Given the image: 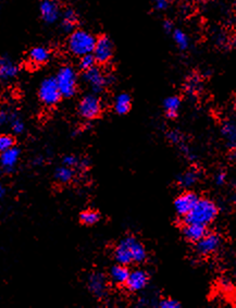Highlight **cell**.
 <instances>
[{"label": "cell", "mask_w": 236, "mask_h": 308, "mask_svg": "<svg viewBox=\"0 0 236 308\" xmlns=\"http://www.w3.org/2000/svg\"><path fill=\"white\" fill-rule=\"evenodd\" d=\"M87 286H89L90 291L92 293V295H95L98 298H103L107 295L108 286H107V279L100 272H94L89 277V281H87Z\"/></svg>", "instance_id": "obj_12"}, {"label": "cell", "mask_w": 236, "mask_h": 308, "mask_svg": "<svg viewBox=\"0 0 236 308\" xmlns=\"http://www.w3.org/2000/svg\"><path fill=\"white\" fill-rule=\"evenodd\" d=\"M163 29L168 32V33H171V32H173V23L171 22V21H169V20H166L164 23H163Z\"/></svg>", "instance_id": "obj_36"}, {"label": "cell", "mask_w": 236, "mask_h": 308, "mask_svg": "<svg viewBox=\"0 0 236 308\" xmlns=\"http://www.w3.org/2000/svg\"><path fill=\"white\" fill-rule=\"evenodd\" d=\"M77 18L75 12L71 9H68V10L64 11L62 16V29L64 32H72L74 30V27L76 25Z\"/></svg>", "instance_id": "obj_24"}, {"label": "cell", "mask_w": 236, "mask_h": 308, "mask_svg": "<svg viewBox=\"0 0 236 308\" xmlns=\"http://www.w3.org/2000/svg\"><path fill=\"white\" fill-rule=\"evenodd\" d=\"M18 158H20V149L13 146L1 153V155H0V163H1L2 168L7 172L12 171L18 161Z\"/></svg>", "instance_id": "obj_15"}, {"label": "cell", "mask_w": 236, "mask_h": 308, "mask_svg": "<svg viewBox=\"0 0 236 308\" xmlns=\"http://www.w3.org/2000/svg\"><path fill=\"white\" fill-rule=\"evenodd\" d=\"M170 4V0H154V7L156 10L163 11L168 9Z\"/></svg>", "instance_id": "obj_34"}, {"label": "cell", "mask_w": 236, "mask_h": 308, "mask_svg": "<svg viewBox=\"0 0 236 308\" xmlns=\"http://www.w3.org/2000/svg\"><path fill=\"white\" fill-rule=\"evenodd\" d=\"M180 107H181V99L178 96H170L163 101V108L169 119H174L178 116Z\"/></svg>", "instance_id": "obj_21"}, {"label": "cell", "mask_w": 236, "mask_h": 308, "mask_svg": "<svg viewBox=\"0 0 236 308\" xmlns=\"http://www.w3.org/2000/svg\"><path fill=\"white\" fill-rule=\"evenodd\" d=\"M226 181V174L223 171H220L215 176V182L217 185H223Z\"/></svg>", "instance_id": "obj_35"}, {"label": "cell", "mask_w": 236, "mask_h": 308, "mask_svg": "<svg viewBox=\"0 0 236 308\" xmlns=\"http://www.w3.org/2000/svg\"><path fill=\"white\" fill-rule=\"evenodd\" d=\"M198 199H200L198 195L193 192H185L181 194L174 200L175 212L179 216L184 218L194 208Z\"/></svg>", "instance_id": "obj_10"}, {"label": "cell", "mask_w": 236, "mask_h": 308, "mask_svg": "<svg viewBox=\"0 0 236 308\" xmlns=\"http://www.w3.org/2000/svg\"><path fill=\"white\" fill-rule=\"evenodd\" d=\"M100 220V214L95 211H85L81 213L80 221L85 226H94Z\"/></svg>", "instance_id": "obj_26"}, {"label": "cell", "mask_w": 236, "mask_h": 308, "mask_svg": "<svg viewBox=\"0 0 236 308\" xmlns=\"http://www.w3.org/2000/svg\"><path fill=\"white\" fill-rule=\"evenodd\" d=\"M168 139L173 144H181L182 135L178 131H171V132L168 133Z\"/></svg>", "instance_id": "obj_33"}, {"label": "cell", "mask_w": 236, "mask_h": 308, "mask_svg": "<svg viewBox=\"0 0 236 308\" xmlns=\"http://www.w3.org/2000/svg\"><path fill=\"white\" fill-rule=\"evenodd\" d=\"M219 208L208 198H200L195 206L184 217V223H196L203 227L211 225L218 217Z\"/></svg>", "instance_id": "obj_2"}, {"label": "cell", "mask_w": 236, "mask_h": 308, "mask_svg": "<svg viewBox=\"0 0 236 308\" xmlns=\"http://www.w3.org/2000/svg\"><path fill=\"white\" fill-rule=\"evenodd\" d=\"M80 159L77 157L73 155H68L63 158V165L70 168H75L77 166H80Z\"/></svg>", "instance_id": "obj_30"}, {"label": "cell", "mask_w": 236, "mask_h": 308, "mask_svg": "<svg viewBox=\"0 0 236 308\" xmlns=\"http://www.w3.org/2000/svg\"><path fill=\"white\" fill-rule=\"evenodd\" d=\"M4 195H6V189H4V186L2 184H0V199H2L4 197Z\"/></svg>", "instance_id": "obj_37"}, {"label": "cell", "mask_w": 236, "mask_h": 308, "mask_svg": "<svg viewBox=\"0 0 236 308\" xmlns=\"http://www.w3.org/2000/svg\"><path fill=\"white\" fill-rule=\"evenodd\" d=\"M173 39L175 44L179 46L180 49L186 50L189 46V37L186 33L183 32L182 30H173L172 32Z\"/></svg>", "instance_id": "obj_25"}, {"label": "cell", "mask_w": 236, "mask_h": 308, "mask_svg": "<svg viewBox=\"0 0 236 308\" xmlns=\"http://www.w3.org/2000/svg\"><path fill=\"white\" fill-rule=\"evenodd\" d=\"M78 113L86 120L96 119L101 113V101L96 95H86L78 105Z\"/></svg>", "instance_id": "obj_7"}, {"label": "cell", "mask_w": 236, "mask_h": 308, "mask_svg": "<svg viewBox=\"0 0 236 308\" xmlns=\"http://www.w3.org/2000/svg\"><path fill=\"white\" fill-rule=\"evenodd\" d=\"M148 281H149V276L143 269H135L133 271H129L126 286L128 291L138 292L144 290L147 287Z\"/></svg>", "instance_id": "obj_11"}, {"label": "cell", "mask_w": 236, "mask_h": 308, "mask_svg": "<svg viewBox=\"0 0 236 308\" xmlns=\"http://www.w3.org/2000/svg\"><path fill=\"white\" fill-rule=\"evenodd\" d=\"M38 97L45 106L54 107L58 104L62 96L59 91L55 78L47 77L41 82L38 90Z\"/></svg>", "instance_id": "obj_5"}, {"label": "cell", "mask_w": 236, "mask_h": 308, "mask_svg": "<svg viewBox=\"0 0 236 308\" xmlns=\"http://www.w3.org/2000/svg\"><path fill=\"white\" fill-rule=\"evenodd\" d=\"M233 44H234V46L236 47V35L233 37Z\"/></svg>", "instance_id": "obj_38"}, {"label": "cell", "mask_w": 236, "mask_h": 308, "mask_svg": "<svg viewBox=\"0 0 236 308\" xmlns=\"http://www.w3.org/2000/svg\"><path fill=\"white\" fill-rule=\"evenodd\" d=\"M95 64H96V60L94 56H92V54L82 56L80 59V68L83 70V71H86V70H90L91 68L95 67Z\"/></svg>", "instance_id": "obj_27"}, {"label": "cell", "mask_w": 236, "mask_h": 308, "mask_svg": "<svg viewBox=\"0 0 236 308\" xmlns=\"http://www.w3.org/2000/svg\"><path fill=\"white\" fill-rule=\"evenodd\" d=\"M114 53L113 43L108 36H101L96 40V45L92 50V56L97 63L105 64L110 61Z\"/></svg>", "instance_id": "obj_9"}, {"label": "cell", "mask_w": 236, "mask_h": 308, "mask_svg": "<svg viewBox=\"0 0 236 308\" xmlns=\"http://www.w3.org/2000/svg\"><path fill=\"white\" fill-rule=\"evenodd\" d=\"M10 124L13 132L17 134H21L24 131V123H23V121L17 115H15V116L12 118Z\"/></svg>", "instance_id": "obj_29"}, {"label": "cell", "mask_w": 236, "mask_h": 308, "mask_svg": "<svg viewBox=\"0 0 236 308\" xmlns=\"http://www.w3.org/2000/svg\"><path fill=\"white\" fill-rule=\"evenodd\" d=\"M16 114L10 113L7 110H0V125H3L8 122H11V120Z\"/></svg>", "instance_id": "obj_32"}, {"label": "cell", "mask_w": 236, "mask_h": 308, "mask_svg": "<svg viewBox=\"0 0 236 308\" xmlns=\"http://www.w3.org/2000/svg\"><path fill=\"white\" fill-rule=\"evenodd\" d=\"M159 306L161 308H177L181 306V303L178 301L172 300V298H164V300L159 303Z\"/></svg>", "instance_id": "obj_31"}, {"label": "cell", "mask_w": 236, "mask_h": 308, "mask_svg": "<svg viewBox=\"0 0 236 308\" xmlns=\"http://www.w3.org/2000/svg\"><path fill=\"white\" fill-rule=\"evenodd\" d=\"M198 179H200V173L196 170H187L180 175L179 183L184 188H189V186L197 183Z\"/></svg>", "instance_id": "obj_23"}, {"label": "cell", "mask_w": 236, "mask_h": 308, "mask_svg": "<svg viewBox=\"0 0 236 308\" xmlns=\"http://www.w3.org/2000/svg\"><path fill=\"white\" fill-rule=\"evenodd\" d=\"M96 37L90 32L84 30H76L72 32L68 39V48L74 56H82L92 54L96 45Z\"/></svg>", "instance_id": "obj_3"}, {"label": "cell", "mask_w": 236, "mask_h": 308, "mask_svg": "<svg viewBox=\"0 0 236 308\" xmlns=\"http://www.w3.org/2000/svg\"><path fill=\"white\" fill-rule=\"evenodd\" d=\"M62 97H72L76 93L77 76L75 70L70 65H64L59 70L54 77Z\"/></svg>", "instance_id": "obj_4"}, {"label": "cell", "mask_w": 236, "mask_h": 308, "mask_svg": "<svg viewBox=\"0 0 236 308\" xmlns=\"http://www.w3.org/2000/svg\"><path fill=\"white\" fill-rule=\"evenodd\" d=\"M207 227H203L196 223H184V227L182 229L183 235L185 239L193 243L200 241L201 237L207 233Z\"/></svg>", "instance_id": "obj_14"}, {"label": "cell", "mask_w": 236, "mask_h": 308, "mask_svg": "<svg viewBox=\"0 0 236 308\" xmlns=\"http://www.w3.org/2000/svg\"><path fill=\"white\" fill-rule=\"evenodd\" d=\"M114 258L120 265L142 264L147 258L145 246L134 236H127L119 242L114 250Z\"/></svg>", "instance_id": "obj_1"}, {"label": "cell", "mask_w": 236, "mask_h": 308, "mask_svg": "<svg viewBox=\"0 0 236 308\" xmlns=\"http://www.w3.org/2000/svg\"><path fill=\"white\" fill-rule=\"evenodd\" d=\"M132 106V99L131 96H129L127 93H121L117 97H115L114 100V111L118 115H127L129 110H131Z\"/></svg>", "instance_id": "obj_19"}, {"label": "cell", "mask_w": 236, "mask_h": 308, "mask_svg": "<svg viewBox=\"0 0 236 308\" xmlns=\"http://www.w3.org/2000/svg\"><path fill=\"white\" fill-rule=\"evenodd\" d=\"M74 178V170L70 167H59L54 172V179L61 184H67Z\"/></svg>", "instance_id": "obj_22"}, {"label": "cell", "mask_w": 236, "mask_h": 308, "mask_svg": "<svg viewBox=\"0 0 236 308\" xmlns=\"http://www.w3.org/2000/svg\"><path fill=\"white\" fill-rule=\"evenodd\" d=\"M41 19L48 24H52L60 17V9L54 0H43L39 7Z\"/></svg>", "instance_id": "obj_13"}, {"label": "cell", "mask_w": 236, "mask_h": 308, "mask_svg": "<svg viewBox=\"0 0 236 308\" xmlns=\"http://www.w3.org/2000/svg\"><path fill=\"white\" fill-rule=\"evenodd\" d=\"M128 274H129V270L127 269V266L120 265V264L117 266H113V267L110 269V272H109L111 281H112L114 284H118V286L126 284Z\"/></svg>", "instance_id": "obj_18"}, {"label": "cell", "mask_w": 236, "mask_h": 308, "mask_svg": "<svg viewBox=\"0 0 236 308\" xmlns=\"http://www.w3.org/2000/svg\"><path fill=\"white\" fill-rule=\"evenodd\" d=\"M18 67L8 58L0 59V77L11 78L18 76Z\"/></svg>", "instance_id": "obj_20"}, {"label": "cell", "mask_w": 236, "mask_h": 308, "mask_svg": "<svg viewBox=\"0 0 236 308\" xmlns=\"http://www.w3.org/2000/svg\"><path fill=\"white\" fill-rule=\"evenodd\" d=\"M197 1H200V2H207V1H209V0H197Z\"/></svg>", "instance_id": "obj_39"}, {"label": "cell", "mask_w": 236, "mask_h": 308, "mask_svg": "<svg viewBox=\"0 0 236 308\" xmlns=\"http://www.w3.org/2000/svg\"><path fill=\"white\" fill-rule=\"evenodd\" d=\"M50 59V51L48 48L38 46L31 49L29 54V60L33 65H43Z\"/></svg>", "instance_id": "obj_16"}, {"label": "cell", "mask_w": 236, "mask_h": 308, "mask_svg": "<svg viewBox=\"0 0 236 308\" xmlns=\"http://www.w3.org/2000/svg\"><path fill=\"white\" fill-rule=\"evenodd\" d=\"M83 78L86 82L92 92L100 93L108 85L111 81V77L106 76L104 71L97 67H92L90 70H86L83 74Z\"/></svg>", "instance_id": "obj_6"}, {"label": "cell", "mask_w": 236, "mask_h": 308, "mask_svg": "<svg viewBox=\"0 0 236 308\" xmlns=\"http://www.w3.org/2000/svg\"><path fill=\"white\" fill-rule=\"evenodd\" d=\"M15 146V139L10 135H0V153Z\"/></svg>", "instance_id": "obj_28"}, {"label": "cell", "mask_w": 236, "mask_h": 308, "mask_svg": "<svg viewBox=\"0 0 236 308\" xmlns=\"http://www.w3.org/2000/svg\"><path fill=\"white\" fill-rule=\"evenodd\" d=\"M222 245V237L214 232L206 233L196 242V251L201 256H209L218 251Z\"/></svg>", "instance_id": "obj_8"}, {"label": "cell", "mask_w": 236, "mask_h": 308, "mask_svg": "<svg viewBox=\"0 0 236 308\" xmlns=\"http://www.w3.org/2000/svg\"><path fill=\"white\" fill-rule=\"evenodd\" d=\"M222 137L230 148L236 149V123L232 121H226L221 128Z\"/></svg>", "instance_id": "obj_17"}]
</instances>
